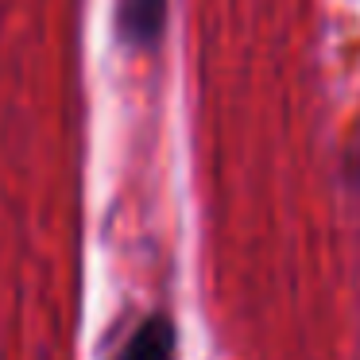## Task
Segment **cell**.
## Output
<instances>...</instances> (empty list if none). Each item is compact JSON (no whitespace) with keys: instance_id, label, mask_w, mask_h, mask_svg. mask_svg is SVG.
<instances>
[{"instance_id":"6da1fadb","label":"cell","mask_w":360,"mask_h":360,"mask_svg":"<svg viewBox=\"0 0 360 360\" xmlns=\"http://www.w3.org/2000/svg\"><path fill=\"white\" fill-rule=\"evenodd\" d=\"M109 360H179V326L167 310H151L132 326Z\"/></svg>"},{"instance_id":"7a4b0ae2","label":"cell","mask_w":360,"mask_h":360,"mask_svg":"<svg viewBox=\"0 0 360 360\" xmlns=\"http://www.w3.org/2000/svg\"><path fill=\"white\" fill-rule=\"evenodd\" d=\"M112 24L128 51H155L167 32V0H117Z\"/></svg>"}]
</instances>
